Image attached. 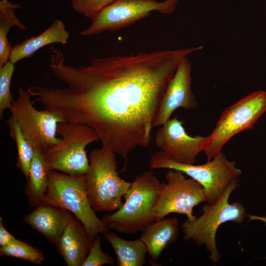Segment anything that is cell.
<instances>
[{
  "mask_svg": "<svg viewBox=\"0 0 266 266\" xmlns=\"http://www.w3.org/2000/svg\"><path fill=\"white\" fill-rule=\"evenodd\" d=\"M198 102L192 89L191 64L187 57L180 62L168 85L156 116L154 127H159L179 108L195 109Z\"/></svg>",
  "mask_w": 266,
  "mask_h": 266,
  "instance_id": "cell-13",
  "label": "cell"
},
{
  "mask_svg": "<svg viewBox=\"0 0 266 266\" xmlns=\"http://www.w3.org/2000/svg\"><path fill=\"white\" fill-rule=\"evenodd\" d=\"M179 229L177 219L170 217L157 220L142 231L140 239L153 261H157L163 250L176 241Z\"/></svg>",
  "mask_w": 266,
  "mask_h": 266,
  "instance_id": "cell-16",
  "label": "cell"
},
{
  "mask_svg": "<svg viewBox=\"0 0 266 266\" xmlns=\"http://www.w3.org/2000/svg\"><path fill=\"white\" fill-rule=\"evenodd\" d=\"M103 235L114 251L118 266H142L146 263L147 250L140 238L129 240L109 231Z\"/></svg>",
  "mask_w": 266,
  "mask_h": 266,
  "instance_id": "cell-19",
  "label": "cell"
},
{
  "mask_svg": "<svg viewBox=\"0 0 266 266\" xmlns=\"http://www.w3.org/2000/svg\"><path fill=\"white\" fill-rule=\"evenodd\" d=\"M69 36L64 23L57 19L39 35L27 38L14 46L9 61L14 64L21 60L31 57L36 51L44 46L53 43L66 44Z\"/></svg>",
  "mask_w": 266,
  "mask_h": 266,
  "instance_id": "cell-17",
  "label": "cell"
},
{
  "mask_svg": "<svg viewBox=\"0 0 266 266\" xmlns=\"http://www.w3.org/2000/svg\"><path fill=\"white\" fill-rule=\"evenodd\" d=\"M247 217H248L250 220L253 221H260L264 223L266 225V216H260L255 215L248 214L247 215ZM266 259V256L265 258Z\"/></svg>",
  "mask_w": 266,
  "mask_h": 266,
  "instance_id": "cell-27",
  "label": "cell"
},
{
  "mask_svg": "<svg viewBox=\"0 0 266 266\" xmlns=\"http://www.w3.org/2000/svg\"><path fill=\"white\" fill-rule=\"evenodd\" d=\"M116 154L102 147L89 154V167L85 174V186L90 203L95 212H111L123 204L122 198L132 182L118 174Z\"/></svg>",
  "mask_w": 266,
  "mask_h": 266,
  "instance_id": "cell-3",
  "label": "cell"
},
{
  "mask_svg": "<svg viewBox=\"0 0 266 266\" xmlns=\"http://www.w3.org/2000/svg\"><path fill=\"white\" fill-rule=\"evenodd\" d=\"M266 111V92L258 91L243 97L223 111L211 133L205 137L203 150L210 161L222 152L237 133L252 128Z\"/></svg>",
  "mask_w": 266,
  "mask_h": 266,
  "instance_id": "cell-6",
  "label": "cell"
},
{
  "mask_svg": "<svg viewBox=\"0 0 266 266\" xmlns=\"http://www.w3.org/2000/svg\"><path fill=\"white\" fill-rule=\"evenodd\" d=\"M16 238L12 235L4 227L2 217H0V247L7 245Z\"/></svg>",
  "mask_w": 266,
  "mask_h": 266,
  "instance_id": "cell-26",
  "label": "cell"
},
{
  "mask_svg": "<svg viewBox=\"0 0 266 266\" xmlns=\"http://www.w3.org/2000/svg\"><path fill=\"white\" fill-rule=\"evenodd\" d=\"M28 90L19 87L18 96L9 109L27 141L42 154L59 143L56 136L59 123L63 122L57 114L46 109H36Z\"/></svg>",
  "mask_w": 266,
  "mask_h": 266,
  "instance_id": "cell-9",
  "label": "cell"
},
{
  "mask_svg": "<svg viewBox=\"0 0 266 266\" xmlns=\"http://www.w3.org/2000/svg\"><path fill=\"white\" fill-rule=\"evenodd\" d=\"M104 265L114 266V262L110 255L102 251L100 237L99 234L93 241L82 266H101Z\"/></svg>",
  "mask_w": 266,
  "mask_h": 266,
  "instance_id": "cell-25",
  "label": "cell"
},
{
  "mask_svg": "<svg viewBox=\"0 0 266 266\" xmlns=\"http://www.w3.org/2000/svg\"><path fill=\"white\" fill-rule=\"evenodd\" d=\"M5 123L9 127L10 135L16 146L18 152L16 166L27 180L35 149L26 139L19 124L13 116L11 115Z\"/></svg>",
  "mask_w": 266,
  "mask_h": 266,
  "instance_id": "cell-21",
  "label": "cell"
},
{
  "mask_svg": "<svg viewBox=\"0 0 266 266\" xmlns=\"http://www.w3.org/2000/svg\"><path fill=\"white\" fill-rule=\"evenodd\" d=\"M72 214L61 207L42 202L25 215L23 221L56 245Z\"/></svg>",
  "mask_w": 266,
  "mask_h": 266,
  "instance_id": "cell-14",
  "label": "cell"
},
{
  "mask_svg": "<svg viewBox=\"0 0 266 266\" xmlns=\"http://www.w3.org/2000/svg\"><path fill=\"white\" fill-rule=\"evenodd\" d=\"M204 138L200 135H189L183 122L175 117L159 127L155 133L154 141L160 151L172 161L192 165L202 151Z\"/></svg>",
  "mask_w": 266,
  "mask_h": 266,
  "instance_id": "cell-12",
  "label": "cell"
},
{
  "mask_svg": "<svg viewBox=\"0 0 266 266\" xmlns=\"http://www.w3.org/2000/svg\"><path fill=\"white\" fill-rule=\"evenodd\" d=\"M237 182L238 179L231 182L216 200L203 205L200 216L193 221L186 220L180 227L185 240L199 246L205 245L209 253V258L213 264L218 262L221 257L216 240L219 227L228 222L241 223L247 217L242 204L238 201L229 202L231 194L238 185Z\"/></svg>",
  "mask_w": 266,
  "mask_h": 266,
  "instance_id": "cell-4",
  "label": "cell"
},
{
  "mask_svg": "<svg viewBox=\"0 0 266 266\" xmlns=\"http://www.w3.org/2000/svg\"><path fill=\"white\" fill-rule=\"evenodd\" d=\"M50 170L43 154L35 149L25 187L30 206L36 207L43 202L48 189Z\"/></svg>",
  "mask_w": 266,
  "mask_h": 266,
  "instance_id": "cell-18",
  "label": "cell"
},
{
  "mask_svg": "<svg viewBox=\"0 0 266 266\" xmlns=\"http://www.w3.org/2000/svg\"><path fill=\"white\" fill-rule=\"evenodd\" d=\"M92 244L82 223L72 214L55 246L67 266H82Z\"/></svg>",
  "mask_w": 266,
  "mask_h": 266,
  "instance_id": "cell-15",
  "label": "cell"
},
{
  "mask_svg": "<svg viewBox=\"0 0 266 266\" xmlns=\"http://www.w3.org/2000/svg\"><path fill=\"white\" fill-rule=\"evenodd\" d=\"M149 165L151 169L179 170L195 180L203 188L207 203L216 200L242 173L235 162L229 160L222 152L204 164L195 165L175 162L159 151L151 157Z\"/></svg>",
  "mask_w": 266,
  "mask_h": 266,
  "instance_id": "cell-7",
  "label": "cell"
},
{
  "mask_svg": "<svg viewBox=\"0 0 266 266\" xmlns=\"http://www.w3.org/2000/svg\"><path fill=\"white\" fill-rule=\"evenodd\" d=\"M43 202L65 209L79 220L93 242L100 233L109 229L93 210L85 186V174L71 175L51 170L47 191Z\"/></svg>",
  "mask_w": 266,
  "mask_h": 266,
  "instance_id": "cell-5",
  "label": "cell"
},
{
  "mask_svg": "<svg viewBox=\"0 0 266 266\" xmlns=\"http://www.w3.org/2000/svg\"><path fill=\"white\" fill-rule=\"evenodd\" d=\"M116 0H71L74 11L91 20Z\"/></svg>",
  "mask_w": 266,
  "mask_h": 266,
  "instance_id": "cell-24",
  "label": "cell"
},
{
  "mask_svg": "<svg viewBox=\"0 0 266 266\" xmlns=\"http://www.w3.org/2000/svg\"><path fill=\"white\" fill-rule=\"evenodd\" d=\"M0 255L23 259L39 265L42 264L44 259L39 249L17 239L7 245L0 247Z\"/></svg>",
  "mask_w": 266,
  "mask_h": 266,
  "instance_id": "cell-22",
  "label": "cell"
},
{
  "mask_svg": "<svg viewBox=\"0 0 266 266\" xmlns=\"http://www.w3.org/2000/svg\"><path fill=\"white\" fill-rule=\"evenodd\" d=\"M166 182L162 186L153 209L157 220L170 213L185 215L189 221L197 217L193 214L195 206L207 199L202 186L192 178H186L182 172L168 169L165 174Z\"/></svg>",
  "mask_w": 266,
  "mask_h": 266,
  "instance_id": "cell-11",
  "label": "cell"
},
{
  "mask_svg": "<svg viewBox=\"0 0 266 266\" xmlns=\"http://www.w3.org/2000/svg\"><path fill=\"white\" fill-rule=\"evenodd\" d=\"M202 46L98 58L86 65L67 64L63 53L51 47L49 66L64 88L32 86L29 93L63 122L87 125L102 147L124 160L151 142L162 98L181 61Z\"/></svg>",
  "mask_w": 266,
  "mask_h": 266,
  "instance_id": "cell-1",
  "label": "cell"
},
{
  "mask_svg": "<svg viewBox=\"0 0 266 266\" xmlns=\"http://www.w3.org/2000/svg\"><path fill=\"white\" fill-rule=\"evenodd\" d=\"M162 186L154 172L147 170L136 176L124 196L125 202L115 212L102 216L109 229L126 234L142 231L157 219L153 213Z\"/></svg>",
  "mask_w": 266,
  "mask_h": 266,
  "instance_id": "cell-2",
  "label": "cell"
},
{
  "mask_svg": "<svg viewBox=\"0 0 266 266\" xmlns=\"http://www.w3.org/2000/svg\"><path fill=\"white\" fill-rule=\"evenodd\" d=\"M178 0H116L92 19L90 26L80 32L82 36H92L106 31H115L128 27L158 12L173 13Z\"/></svg>",
  "mask_w": 266,
  "mask_h": 266,
  "instance_id": "cell-10",
  "label": "cell"
},
{
  "mask_svg": "<svg viewBox=\"0 0 266 266\" xmlns=\"http://www.w3.org/2000/svg\"><path fill=\"white\" fill-rule=\"evenodd\" d=\"M14 64L9 60L0 67V117L5 109H10L14 100L10 92V84L14 71Z\"/></svg>",
  "mask_w": 266,
  "mask_h": 266,
  "instance_id": "cell-23",
  "label": "cell"
},
{
  "mask_svg": "<svg viewBox=\"0 0 266 266\" xmlns=\"http://www.w3.org/2000/svg\"><path fill=\"white\" fill-rule=\"evenodd\" d=\"M57 132L61 141L43 154L50 169L71 175L85 174L89 167L86 147L100 140L98 133L87 125L69 122L59 123Z\"/></svg>",
  "mask_w": 266,
  "mask_h": 266,
  "instance_id": "cell-8",
  "label": "cell"
},
{
  "mask_svg": "<svg viewBox=\"0 0 266 266\" xmlns=\"http://www.w3.org/2000/svg\"><path fill=\"white\" fill-rule=\"evenodd\" d=\"M21 5L8 0L0 1V67L9 60L12 47L7 39V34L13 27L24 31L26 26L16 17L15 11Z\"/></svg>",
  "mask_w": 266,
  "mask_h": 266,
  "instance_id": "cell-20",
  "label": "cell"
}]
</instances>
